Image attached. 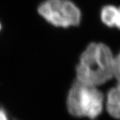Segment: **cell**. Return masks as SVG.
Here are the masks:
<instances>
[{
	"instance_id": "obj_3",
	"label": "cell",
	"mask_w": 120,
	"mask_h": 120,
	"mask_svg": "<svg viewBox=\"0 0 120 120\" xmlns=\"http://www.w3.org/2000/svg\"><path fill=\"white\" fill-rule=\"evenodd\" d=\"M38 11L46 22L58 27L78 26L82 19L79 8L70 0H45Z\"/></svg>"
},
{
	"instance_id": "obj_2",
	"label": "cell",
	"mask_w": 120,
	"mask_h": 120,
	"mask_svg": "<svg viewBox=\"0 0 120 120\" xmlns=\"http://www.w3.org/2000/svg\"><path fill=\"white\" fill-rule=\"evenodd\" d=\"M104 95L95 86L76 79L69 91L67 107L69 113L74 117L95 120L102 113Z\"/></svg>"
},
{
	"instance_id": "obj_1",
	"label": "cell",
	"mask_w": 120,
	"mask_h": 120,
	"mask_svg": "<svg viewBox=\"0 0 120 120\" xmlns=\"http://www.w3.org/2000/svg\"><path fill=\"white\" fill-rule=\"evenodd\" d=\"M114 59L107 45L90 43L76 66V79L90 86H102L114 77Z\"/></svg>"
},
{
	"instance_id": "obj_4",
	"label": "cell",
	"mask_w": 120,
	"mask_h": 120,
	"mask_svg": "<svg viewBox=\"0 0 120 120\" xmlns=\"http://www.w3.org/2000/svg\"><path fill=\"white\" fill-rule=\"evenodd\" d=\"M106 109L112 117L120 119V81H117L116 86L107 92L106 98Z\"/></svg>"
},
{
	"instance_id": "obj_5",
	"label": "cell",
	"mask_w": 120,
	"mask_h": 120,
	"mask_svg": "<svg viewBox=\"0 0 120 120\" xmlns=\"http://www.w3.org/2000/svg\"><path fill=\"white\" fill-rule=\"evenodd\" d=\"M118 12V8L112 5L104 6L101 11V19L105 26L115 27Z\"/></svg>"
},
{
	"instance_id": "obj_8",
	"label": "cell",
	"mask_w": 120,
	"mask_h": 120,
	"mask_svg": "<svg viewBox=\"0 0 120 120\" xmlns=\"http://www.w3.org/2000/svg\"><path fill=\"white\" fill-rule=\"evenodd\" d=\"M117 28L120 30V7L118 8V12H117V19H116V26Z\"/></svg>"
},
{
	"instance_id": "obj_9",
	"label": "cell",
	"mask_w": 120,
	"mask_h": 120,
	"mask_svg": "<svg viewBox=\"0 0 120 120\" xmlns=\"http://www.w3.org/2000/svg\"><path fill=\"white\" fill-rule=\"evenodd\" d=\"M1 29V22H0V30Z\"/></svg>"
},
{
	"instance_id": "obj_6",
	"label": "cell",
	"mask_w": 120,
	"mask_h": 120,
	"mask_svg": "<svg viewBox=\"0 0 120 120\" xmlns=\"http://www.w3.org/2000/svg\"><path fill=\"white\" fill-rule=\"evenodd\" d=\"M114 77L117 81H120V52L114 59Z\"/></svg>"
},
{
	"instance_id": "obj_10",
	"label": "cell",
	"mask_w": 120,
	"mask_h": 120,
	"mask_svg": "<svg viewBox=\"0 0 120 120\" xmlns=\"http://www.w3.org/2000/svg\"><path fill=\"white\" fill-rule=\"evenodd\" d=\"M14 120H15V119H14Z\"/></svg>"
},
{
	"instance_id": "obj_7",
	"label": "cell",
	"mask_w": 120,
	"mask_h": 120,
	"mask_svg": "<svg viewBox=\"0 0 120 120\" xmlns=\"http://www.w3.org/2000/svg\"><path fill=\"white\" fill-rule=\"evenodd\" d=\"M0 120H9L7 112L2 107H0Z\"/></svg>"
}]
</instances>
